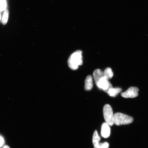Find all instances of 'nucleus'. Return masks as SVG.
I'll return each instance as SVG.
<instances>
[{
  "label": "nucleus",
  "instance_id": "nucleus-1",
  "mask_svg": "<svg viewBox=\"0 0 148 148\" xmlns=\"http://www.w3.org/2000/svg\"><path fill=\"white\" fill-rule=\"evenodd\" d=\"M82 53V51L78 50L70 55L68 62L70 69L76 70L78 69L79 66L82 65L83 64Z\"/></svg>",
  "mask_w": 148,
  "mask_h": 148
},
{
  "label": "nucleus",
  "instance_id": "nucleus-2",
  "mask_svg": "<svg viewBox=\"0 0 148 148\" xmlns=\"http://www.w3.org/2000/svg\"><path fill=\"white\" fill-rule=\"evenodd\" d=\"M133 121L132 117L121 113L117 112L114 114V124L116 125H128Z\"/></svg>",
  "mask_w": 148,
  "mask_h": 148
},
{
  "label": "nucleus",
  "instance_id": "nucleus-3",
  "mask_svg": "<svg viewBox=\"0 0 148 148\" xmlns=\"http://www.w3.org/2000/svg\"><path fill=\"white\" fill-rule=\"evenodd\" d=\"M103 112L105 123L110 126L113 125L114 114L112 107L108 104L105 105L103 107Z\"/></svg>",
  "mask_w": 148,
  "mask_h": 148
},
{
  "label": "nucleus",
  "instance_id": "nucleus-4",
  "mask_svg": "<svg viewBox=\"0 0 148 148\" xmlns=\"http://www.w3.org/2000/svg\"><path fill=\"white\" fill-rule=\"evenodd\" d=\"M96 84L98 88L103 90L107 93L110 89L113 88L112 84L109 82V79L104 76Z\"/></svg>",
  "mask_w": 148,
  "mask_h": 148
},
{
  "label": "nucleus",
  "instance_id": "nucleus-5",
  "mask_svg": "<svg viewBox=\"0 0 148 148\" xmlns=\"http://www.w3.org/2000/svg\"><path fill=\"white\" fill-rule=\"evenodd\" d=\"M139 89L136 87H131L128 89L121 94L122 97L125 98H134L137 97L138 95Z\"/></svg>",
  "mask_w": 148,
  "mask_h": 148
},
{
  "label": "nucleus",
  "instance_id": "nucleus-6",
  "mask_svg": "<svg viewBox=\"0 0 148 148\" xmlns=\"http://www.w3.org/2000/svg\"><path fill=\"white\" fill-rule=\"evenodd\" d=\"M110 126L106 123H103L101 125V135L103 138H108L110 136Z\"/></svg>",
  "mask_w": 148,
  "mask_h": 148
},
{
  "label": "nucleus",
  "instance_id": "nucleus-7",
  "mask_svg": "<svg viewBox=\"0 0 148 148\" xmlns=\"http://www.w3.org/2000/svg\"><path fill=\"white\" fill-rule=\"evenodd\" d=\"M93 87V81L91 75H88L85 80V90H90L92 89Z\"/></svg>",
  "mask_w": 148,
  "mask_h": 148
},
{
  "label": "nucleus",
  "instance_id": "nucleus-8",
  "mask_svg": "<svg viewBox=\"0 0 148 148\" xmlns=\"http://www.w3.org/2000/svg\"><path fill=\"white\" fill-rule=\"evenodd\" d=\"M93 75L96 84L102 77L103 76V72L100 69L95 70L94 72Z\"/></svg>",
  "mask_w": 148,
  "mask_h": 148
},
{
  "label": "nucleus",
  "instance_id": "nucleus-9",
  "mask_svg": "<svg viewBox=\"0 0 148 148\" xmlns=\"http://www.w3.org/2000/svg\"><path fill=\"white\" fill-rule=\"evenodd\" d=\"M121 91L122 89L121 88H112L109 90L107 93L110 97H116Z\"/></svg>",
  "mask_w": 148,
  "mask_h": 148
},
{
  "label": "nucleus",
  "instance_id": "nucleus-10",
  "mask_svg": "<svg viewBox=\"0 0 148 148\" xmlns=\"http://www.w3.org/2000/svg\"><path fill=\"white\" fill-rule=\"evenodd\" d=\"M101 139L100 137L98 134L97 131L95 130L94 131L92 139V143L94 147L97 145L99 143Z\"/></svg>",
  "mask_w": 148,
  "mask_h": 148
},
{
  "label": "nucleus",
  "instance_id": "nucleus-11",
  "mask_svg": "<svg viewBox=\"0 0 148 148\" xmlns=\"http://www.w3.org/2000/svg\"><path fill=\"white\" fill-rule=\"evenodd\" d=\"M104 76L109 79L112 78L113 76V73L112 69L110 68H107L103 72Z\"/></svg>",
  "mask_w": 148,
  "mask_h": 148
},
{
  "label": "nucleus",
  "instance_id": "nucleus-12",
  "mask_svg": "<svg viewBox=\"0 0 148 148\" xmlns=\"http://www.w3.org/2000/svg\"><path fill=\"white\" fill-rule=\"evenodd\" d=\"M9 17V12L7 9H5L1 20V23L3 25H5L8 21Z\"/></svg>",
  "mask_w": 148,
  "mask_h": 148
},
{
  "label": "nucleus",
  "instance_id": "nucleus-13",
  "mask_svg": "<svg viewBox=\"0 0 148 148\" xmlns=\"http://www.w3.org/2000/svg\"><path fill=\"white\" fill-rule=\"evenodd\" d=\"M109 144L107 142L103 143H99L94 147V148H109Z\"/></svg>",
  "mask_w": 148,
  "mask_h": 148
},
{
  "label": "nucleus",
  "instance_id": "nucleus-14",
  "mask_svg": "<svg viewBox=\"0 0 148 148\" xmlns=\"http://www.w3.org/2000/svg\"><path fill=\"white\" fill-rule=\"evenodd\" d=\"M4 141L3 138L0 136V147H1L4 144Z\"/></svg>",
  "mask_w": 148,
  "mask_h": 148
},
{
  "label": "nucleus",
  "instance_id": "nucleus-15",
  "mask_svg": "<svg viewBox=\"0 0 148 148\" xmlns=\"http://www.w3.org/2000/svg\"><path fill=\"white\" fill-rule=\"evenodd\" d=\"M3 148H10V147H9L8 146L5 145L4 146H3Z\"/></svg>",
  "mask_w": 148,
  "mask_h": 148
}]
</instances>
